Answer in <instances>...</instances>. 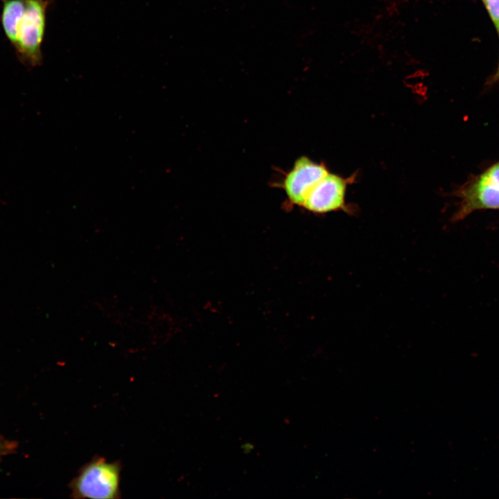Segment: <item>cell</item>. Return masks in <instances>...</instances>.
<instances>
[{"label":"cell","instance_id":"8","mask_svg":"<svg viewBox=\"0 0 499 499\" xmlns=\"http://www.w3.org/2000/svg\"><path fill=\"white\" fill-rule=\"evenodd\" d=\"M17 444L0 435V460L6 455L15 451Z\"/></svg>","mask_w":499,"mask_h":499},{"label":"cell","instance_id":"4","mask_svg":"<svg viewBox=\"0 0 499 499\" xmlns=\"http://www.w3.org/2000/svg\"><path fill=\"white\" fill-rule=\"evenodd\" d=\"M353 178V176L346 178L329 172L310 190L302 207L320 214L339 210L350 211L345 204V194L348 184Z\"/></svg>","mask_w":499,"mask_h":499},{"label":"cell","instance_id":"1","mask_svg":"<svg viewBox=\"0 0 499 499\" xmlns=\"http://www.w3.org/2000/svg\"><path fill=\"white\" fill-rule=\"evenodd\" d=\"M119 462H109L96 456L83 465L69 483L74 498L116 499L121 498Z\"/></svg>","mask_w":499,"mask_h":499},{"label":"cell","instance_id":"6","mask_svg":"<svg viewBox=\"0 0 499 499\" xmlns=\"http://www.w3.org/2000/svg\"><path fill=\"white\" fill-rule=\"evenodd\" d=\"M3 2L1 22L4 33L14 46L17 24L25 8V0H1Z\"/></svg>","mask_w":499,"mask_h":499},{"label":"cell","instance_id":"3","mask_svg":"<svg viewBox=\"0 0 499 499\" xmlns=\"http://www.w3.org/2000/svg\"><path fill=\"white\" fill-rule=\"evenodd\" d=\"M456 195L460 203L452 218L455 222L475 211L499 209V182L486 171L459 189Z\"/></svg>","mask_w":499,"mask_h":499},{"label":"cell","instance_id":"5","mask_svg":"<svg viewBox=\"0 0 499 499\" xmlns=\"http://www.w3.org/2000/svg\"><path fill=\"white\" fill-rule=\"evenodd\" d=\"M328 173L323 163H316L306 156L296 159L282 184L290 203L302 207L310 190Z\"/></svg>","mask_w":499,"mask_h":499},{"label":"cell","instance_id":"9","mask_svg":"<svg viewBox=\"0 0 499 499\" xmlns=\"http://www.w3.org/2000/svg\"><path fill=\"white\" fill-rule=\"evenodd\" d=\"M492 80H493V81L499 80V63H498V66L497 70L496 71V73L493 76Z\"/></svg>","mask_w":499,"mask_h":499},{"label":"cell","instance_id":"7","mask_svg":"<svg viewBox=\"0 0 499 499\" xmlns=\"http://www.w3.org/2000/svg\"><path fill=\"white\" fill-rule=\"evenodd\" d=\"M499 35V0H482Z\"/></svg>","mask_w":499,"mask_h":499},{"label":"cell","instance_id":"2","mask_svg":"<svg viewBox=\"0 0 499 499\" xmlns=\"http://www.w3.org/2000/svg\"><path fill=\"white\" fill-rule=\"evenodd\" d=\"M48 0H25V8L17 26L14 47L22 62L37 67L42 60L41 46L46 26Z\"/></svg>","mask_w":499,"mask_h":499}]
</instances>
